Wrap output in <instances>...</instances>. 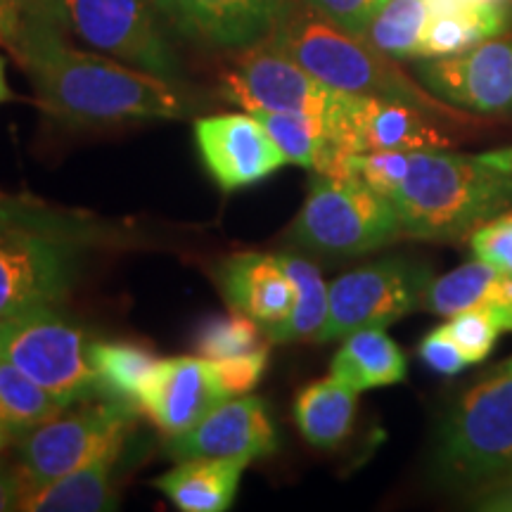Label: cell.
<instances>
[{
	"label": "cell",
	"mask_w": 512,
	"mask_h": 512,
	"mask_svg": "<svg viewBox=\"0 0 512 512\" xmlns=\"http://www.w3.org/2000/svg\"><path fill=\"white\" fill-rule=\"evenodd\" d=\"M64 34L53 24L24 19L10 50L34 83L38 107L55 124L69 131H107L195 112L197 100L185 83L69 46Z\"/></svg>",
	"instance_id": "1"
},
{
	"label": "cell",
	"mask_w": 512,
	"mask_h": 512,
	"mask_svg": "<svg viewBox=\"0 0 512 512\" xmlns=\"http://www.w3.org/2000/svg\"><path fill=\"white\" fill-rule=\"evenodd\" d=\"M107 230L91 216L0 195V320L62 306Z\"/></svg>",
	"instance_id": "2"
},
{
	"label": "cell",
	"mask_w": 512,
	"mask_h": 512,
	"mask_svg": "<svg viewBox=\"0 0 512 512\" xmlns=\"http://www.w3.org/2000/svg\"><path fill=\"white\" fill-rule=\"evenodd\" d=\"M384 197L394 204L403 235L453 240L510 209L512 176L482 155L411 150Z\"/></svg>",
	"instance_id": "3"
},
{
	"label": "cell",
	"mask_w": 512,
	"mask_h": 512,
	"mask_svg": "<svg viewBox=\"0 0 512 512\" xmlns=\"http://www.w3.org/2000/svg\"><path fill=\"white\" fill-rule=\"evenodd\" d=\"M268 38L332 91L403 100L444 124H470V117L458 107L446 105L401 72L394 57L335 27L304 0H285Z\"/></svg>",
	"instance_id": "4"
},
{
	"label": "cell",
	"mask_w": 512,
	"mask_h": 512,
	"mask_svg": "<svg viewBox=\"0 0 512 512\" xmlns=\"http://www.w3.org/2000/svg\"><path fill=\"white\" fill-rule=\"evenodd\" d=\"M403 235L394 204L354 176L313 174L290 240L323 256H361Z\"/></svg>",
	"instance_id": "5"
},
{
	"label": "cell",
	"mask_w": 512,
	"mask_h": 512,
	"mask_svg": "<svg viewBox=\"0 0 512 512\" xmlns=\"http://www.w3.org/2000/svg\"><path fill=\"white\" fill-rule=\"evenodd\" d=\"M512 467V358L460 396L444 422L437 470L446 482H494Z\"/></svg>",
	"instance_id": "6"
},
{
	"label": "cell",
	"mask_w": 512,
	"mask_h": 512,
	"mask_svg": "<svg viewBox=\"0 0 512 512\" xmlns=\"http://www.w3.org/2000/svg\"><path fill=\"white\" fill-rule=\"evenodd\" d=\"M86 330L57 306L0 320V358L67 406L102 396Z\"/></svg>",
	"instance_id": "7"
},
{
	"label": "cell",
	"mask_w": 512,
	"mask_h": 512,
	"mask_svg": "<svg viewBox=\"0 0 512 512\" xmlns=\"http://www.w3.org/2000/svg\"><path fill=\"white\" fill-rule=\"evenodd\" d=\"M136 415L138 408L131 403L95 396L72 403L55 418L19 434L17 465L27 479V491L55 482L105 448L128 441Z\"/></svg>",
	"instance_id": "8"
},
{
	"label": "cell",
	"mask_w": 512,
	"mask_h": 512,
	"mask_svg": "<svg viewBox=\"0 0 512 512\" xmlns=\"http://www.w3.org/2000/svg\"><path fill=\"white\" fill-rule=\"evenodd\" d=\"M69 29L100 53L159 79L183 83V67L152 0H64Z\"/></svg>",
	"instance_id": "9"
},
{
	"label": "cell",
	"mask_w": 512,
	"mask_h": 512,
	"mask_svg": "<svg viewBox=\"0 0 512 512\" xmlns=\"http://www.w3.org/2000/svg\"><path fill=\"white\" fill-rule=\"evenodd\" d=\"M430 283V266L413 259H382L339 275L330 285L328 320L316 342H335L366 328H387L420 309Z\"/></svg>",
	"instance_id": "10"
},
{
	"label": "cell",
	"mask_w": 512,
	"mask_h": 512,
	"mask_svg": "<svg viewBox=\"0 0 512 512\" xmlns=\"http://www.w3.org/2000/svg\"><path fill=\"white\" fill-rule=\"evenodd\" d=\"M339 159L377 150H448L451 138L439 131V119L403 100L377 95L337 93L328 117ZM342 176V174H339Z\"/></svg>",
	"instance_id": "11"
},
{
	"label": "cell",
	"mask_w": 512,
	"mask_h": 512,
	"mask_svg": "<svg viewBox=\"0 0 512 512\" xmlns=\"http://www.w3.org/2000/svg\"><path fill=\"white\" fill-rule=\"evenodd\" d=\"M339 91L320 83L271 38L254 43L221 76V95L247 112H299L328 117Z\"/></svg>",
	"instance_id": "12"
},
{
	"label": "cell",
	"mask_w": 512,
	"mask_h": 512,
	"mask_svg": "<svg viewBox=\"0 0 512 512\" xmlns=\"http://www.w3.org/2000/svg\"><path fill=\"white\" fill-rule=\"evenodd\" d=\"M427 91L458 110H512V36H494L463 53L430 57L418 67Z\"/></svg>",
	"instance_id": "13"
},
{
	"label": "cell",
	"mask_w": 512,
	"mask_h": 512,
	"mask_svg": "<svg viewBox=\"0 0 512 512\" xmlns=\"http://www.w3.org/2000/svg\"><path fill=\"white\" fill-rule=\"evenodd\" d=\"M195 145L211 181L223 192L266 181L287 164L283 152L252 112L197 119Z\"/></svg>",
	"instance_id": "14"
},
{
	"label": "cell",
	"mask_w": 512,
	"mask_h": 512,
	"mask_svg": "<svg viewBox=\"0 0 512 512\" xmlns=\"http://www.w3.org/2000/svg\"><path fill=\"white\" fill-rule=\"evenodd\" d=\"M230 399L214 361L202 356L159 358L140 389V413L166 437L192 430Z\"/></svg>",
	"instance_id": "15"
},
{
	"label": "cell",
	"mask_w": 512,
	"mask_h": 512,
	"mask_svg": "<svg viewBox=\"0 0 512 512\" xmlns=\"http://www.w3.org/2000/svg\"><path fill=\"white\" fill-rule=\"evenodd\" d=\"M278 451L275 425L261 396H235L214 408L188 432L169 437V458H235L242 463L268 458Z\"/></svg>",
	"instance_id": "16"
},
{
	"label": "cell",
	"mask_w": 512,
	"mask_h": 512,
	"mask_svg": "<svg viewBox=\"0 0 512 512\" xmlns=\"http://www.w3.org/2000/svg\"><path fill=\"white\" fill-rule=\"evenodd\" d=\"M162 19L190 41L245 50L264 41L285 0H152Z\"/></svg>",
	"instance_id": "17"
},
{
	"label": "cell",
	"mask_w": 512,
	"mask_h": 512,
	"mask_svg": "<svg viewBox=\"0 0 512 512\" xmlns=\"http://www.w3.org/2000/svg\"><path fill=\"white\" fill-rule=\"evenodd\" d=\"M216 278L230 309L254 318L264 330L283 323L297 302V287L278 254H233L219 266Z\"/></svg>",
	"instance_id": "18"
},
{
	"label": "cell",
	"mask_w": 512,
	"mask_h": 512,
	"mask_svg": "<svg viewBox=\"0 0 512 512\" xmlns=\"http://www.w3.org/2000/svg\"><path fill=\"white\" fill-rule=\"evenodd\" d=\"M420 309L446 318L482 311L512 332V273L484 259L467 261L427 285Z\"/></svg>",
	"instance_id": "19"
},
{
	"label": "cell",
	"mask_w": 512,
	"mask_h": 512,
	"mask_svg": "<svg viewBox=\"0 0 512 512\" xmlns=\"http://www.w3.org/2000/svg\"><path fill=\"white\" fill-rule=\"evenodd\" d=\"M128 441H119L55 482L24 494L22 512H105L119 508L114 472Z\"/></svg>",
	"instance_id": "20"
},
{
	"label": "cell",
	"mask_w": 512,
	"mask_h": 512,
	"mask_svg": "<svg viewBox=\"0 0 512 512\" xmlns=\"http://www.w3.org/2000/svg\"><path fill=\"white\" fill-rule=\"evenodd\" d=\"M420 60L463 53L486 38L501 36L512 22V5H475L463 0H427Z\"/></svg>",
	"instance_id": "21"
},
{
	"label": "cell",
	"mask_w": 512,
	"mask_h": 512,
	"mask_svg": "<svg viewBox=\"0 0 512 512\" xmlns=\"http://www.w3.org/2000/svg\"><path fill=\"white\" fill-rule=\"evenodd\" d=\"M245 467L235 458L178 460L155 486L183 512H223L238 496Z\"/></svg>",
	"instance_id": "22"
},
{
	"label": "cell",
	"mask_w": 512,
	"mask_h": 512,
	"mask_svg": "<svg viewBox=\"0 0 512 512\" xmlns=\"http://www.w3.org/2000/svg\"><path fill=\"white\" fill-rule=\"evenodd\" d=\"M406 373V356L384 328L351 332L330 363V375L356 389L358 394L399 384L406 380Z\"/></svg>",
	"instance_id": "23"
},
{
	"label": "cell",
	"mask_w": 512,
	"mask_h": 512,
	"mask_svg": "<svg viewBox=\"0 0 512 512\" xmlns=\"http://www.w3.org/2000/svg\"><path fill=\"white\" fill-rule=\"evenodd\" d=\"M358 392L335 375L316 380L299 392L294 401V420L311 446L332 451L354 430Z\"/></svg>",
	"instance_id": "24"
},
{
	"label": "cell",
	"mask_w": 512,
	"mask_h": 512,
	"mask_svg": "<svg viewBox=\"0 0 512 512\" xmlns=\"http://www.w3.org/2000/svg\"><path fill=\"white\" fill-rule=\"evenodd\" d=\"M268 136L283 152L287 164H297L313 174H342V159L332 145L325 117L299 112H252Z\"/></svg>",
	"instance_id": "25"
},
{
	"label": "cell",
	"mask_w": 512,
	"mask_h": 512,
	"mask_svg": "<svg viewBox=\"0 0 512 512\" xmlns=\"http://www.w3.org/2000/svg\"><path fill=\"white\" fill-rule=\"evenodd\" d=\"M280 264L297 287V302L283 323L266 328L268 342L287 344L313 339L323 330L330 311V285H325L320 268L297 254H278Z\"/></svg>",
	"instance_id": "26"
},
{
	"label": "cell",
	"mask_w": 512,
	"mask_h": 512,
	"mask_svg": "<svg viewBox=\"0 0 512 512\" xmlns=\"http://www.w3.org/2000/svg\"><path fill=\"white\" fill-rule=\"evenodd\" d=\"M88 356H91V366L98 377L102 396L138 408L140 389L159 361L155 351L145 344L119 339V342H91Z\"/></svg>",
	"instance_id": "27"
},
{
	"label": "cell",
	"mask_w": 512,
	"mask_h": 512,
	"mask_svg": "<svg viewBox=\"0 0 512 512\" xmlns=\"http://www.w3.org/2000/svg\"><path fill=\"white\" fill-rule=\"evenodd\" d=\"M427 15V0H384L368 22L363 41L394 60H420Z\"/></svg>",
	"instance_id": "28"
},
{
	"label": "cell",
	"mask_w": 512,
	"mask_h": 512,
	"mask_svg": "<svg viewBox=\"0 0 512 512\" xmlns=\"http://www.w3.org/2000/svg\"><path fill=\"white\" fill-rule=\"evenodd\" d=\"M64 408L67 403L55 399L41 384H36L22 370L0 358V420L17 437L60 415Z\"/></svg>",
	"instance_id": "29"
},
{
	"label": "cell",
	"mask_w": 512,
	"mask_h": 512,
	"mask_svg": "<svg viewBox=\"0 0 512 512\" xmlns=\"http://www.w3.org/2000/svg\"><path fill=\"white\" fill-rule=\"evenodd\" d=\"M266 347L268 335L264 325L233 309L226 316H211L204 320L195 337L197 356L209 358V361L245 356Z\"/></svg>",
	"instance_id": "30"
},
{
	"label": "cell",
	"mask_w": 512,
	"mask_h": 512,
	"mask_svg": "<svg viewBox=\"0 0 512 512\" xmlns=\"http://www.w3.org/2000/svg\"><path fill=\"white\" fill-rule=\"evenodd\" d=\"M446 335L458 344L465 358L470 363L484 361L496 347V339L501 335V325L494 318L482 311H463L448 318L446 325H441Z\"/></svg>",
	"instance_id": "31"
},
{
	"label": "cell",
	"mask_w": 512,
	"mask_h": 512,
	"mask_svg": "<svg viewBox=\"0 0 512 512\" xmlns=\"http://www.w3.org/2000/svg\"><path fill=\"white\" fill-rule=\"evenodd\" d=\"M216 373H219L223 387L228 389L230 399L235 396H245L252 389L259 387L261 377H264L268 368V347L252 351V354L223 358V361H214Z\"/></svg>",
	"instance_id": "32"
},
{
	"label": "cell",
	"mask_w": 512,
	"mask_h": 512,
	"mask_svg": "<svg viewBox=\"0 0 512 512\" xmlns=\"http://www.w3.org/2000/svg\"><path fill=\"white\" fill-rule=\"evenodd\" d=\"M472 249L479 259L512 273V211L498 214L477 230H472Z\"/></svg>",
	"instance_id": "33"
},
{
	"label": "cell",
	"mask_w": 512,
	"mask_h": 512,
	"mask_svg": "<svg viewBox=\"0 0 512 512\" xmlns=\"http://www.w3.org/2000/svg\"><path fill=\"white\" fill-rule=\"evenodd\" d=\"M304 3L335 27L344 29L351 36L363 38L368 22L384 0H304Z\"/></svg>",
	"instance_id": "34"
},
{
	"label": "cell",
	"mask_w": 512,
	"mask_h": 512,
	"mask_svg": "<svg viewBox=\"0 0 512 512\" xmlns=\"http://www.w3.org/2000/svg\"><path fill=\"white\" fill-rule=\"evenodd\" d=\"M418 354L434 373L441 375H458L465 366H470V361L458 349V344L446 335L444 328L432 330L430 335L422 339Z\"/></svg>",
	"instance_id": "35"
},
{
	"label": "cell",
	"mask_w": 512,
	"mask_h": 512,
	"mask_svg": "<svg viewBox=\"0 0 512 512\" xmlns=\"http://www.w3.org/2000/svg\"><path fill=\"white\" fill-rule=\"evenodd\" d=\"M12 3H15V8L22 12L24 19H31V22H46L53 24V27H60L62 31H69L64 0H12Z\"/></svg>",
	"instance_id": "36"
},
{
	"label": "cell",
	"mask_w": 512,
	"mask_h": 512,
	"mask_svg": "<svg viewBox=\"0 0 512 512\" xmlns=\"http://www.w3.org/2000/svg\"><path fill=\"white\" fill-rule=\"evenodd\" d=\"M24 494H27V479L19 465L0 463V512L19 510Z\"/></svg>",
	"instance_id": "37"
},
{
	"label": "cell",
	"mask_w": 512,
	"mask_h": 512,
	"mask_svg": "<svg viewBox=\"0 0 512 512\" xmlns=\"http://www.w3.org/2000/svg\"><path fill=\"white\" fill-rule=\"evenodd\" d=\"M477 510H491V512H512V479H503L496 486H484V491L475 501Z\"/></svg>",
	"instance_id": "38"
},
{
	"label": "cell",
	"mask_w": 512,
	"mask_h": 512,
	"mask_svg": "<svg viewBox=\"0 0 512 512\" xmlns=\"http://www.w3.org/2000/svg\"><path fill=\"white\" fill-rule=\"evenodd\" d=\"M22 12L15 8L12 0H0V46L8 50L15 48L19 31H22Z\"/></svg>",
	"instance_id": "39"
},
{
	"label": "cell",
	"mask_w": 512,
	"mask_h": 512,
	"mask_svg": "<svg viewBox=\"0 0 512 512\" xmlns=\"http://www.w3.org/2000/svg\"><path fill=\"white\" fill-rule=\"evenodd\" d=\"M482 157L491 166H496V169H501V171H505V174L512 176V147H503V150L484 152Z\"/></svg>",
	"instance_id": "40"
},
{
	"label": "cell",
	"mask_w": 512,
	"mask_h": 512,
	"mask_svg": "<svg viewBox=\"0 0 512 512\" xmlns=\"http://www.w3.org/2000/svg\"><path fill=\"white\" fill-rule=\"evenodd\" d=\"M10 100H17V95L12 93V88L8 86V76H5V60L0 57V105H5V102Z\"/></svg>",
	"instance_id": "41"
},
{
	"label": "cell",
	"mask_w": 512,
	"mask_h": 512,
	"mask_svg": "<svg viewBox=\"0 0 512 512\" xmlns=\"http://www.w3.org/2000/svg\"><path fill=\"white\" fill-rule=\"evenodd\" d=\"M12 437H15V432H12L10 427L5 425L3 420H0V456H3V453H5V448L10 446V439H12Z\"/></svg>",
	"instance_id": "42"
},
{
	"label": "cell",
	"mask_w": 512,
	"mask_h": 512,
	"mask_svg": "<svg viewBox=\"0 0 512 512\" xmlns=\"http://www.w3.org/2000/svg\"><path fill=\"white\" fill-rule=\"evenodd\" d=\"M463 3H475V5H512V0H463Z\"/></svg>",
	"instance_id": "43"
}]
</instances>
